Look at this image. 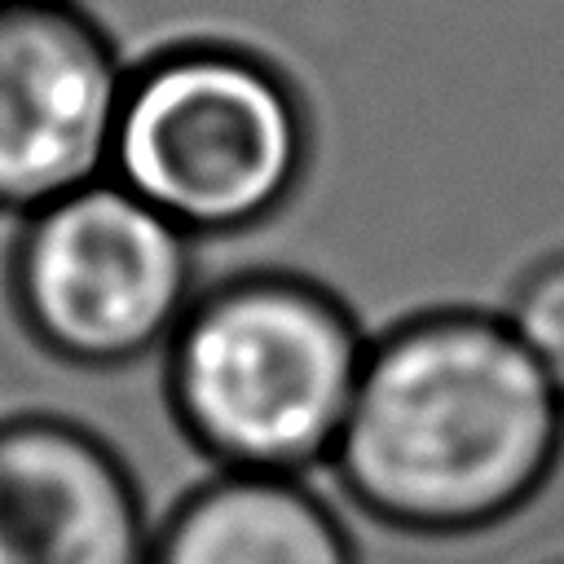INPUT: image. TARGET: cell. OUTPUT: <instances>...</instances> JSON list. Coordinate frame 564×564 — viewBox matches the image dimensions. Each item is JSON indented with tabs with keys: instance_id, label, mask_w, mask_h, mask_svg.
Returning a JSON list of instances; mask_svg holds the SVG:
<instances>
[{
	"instance_id": "obj_3",
	"label": "cell",
	"mask_w": 564,
	"mask_h": 564,
	"mask_svg": "<svg viewBox=\"0 0 564 564\" xmlns=\"http://www.w3.org/2000/svg\"><path fill=\"white\" fill-rule=\"evenodd\" d=\"M313 167V110L264 48L176 35L128 62L110 172L194 242L282 216Z\"/></svg>"
},
{
	"instance_id": "obj_2",
	"label": "cell",
	"mask_w": 564,
	"mask_h": 564,
	"mask_svg": "<svg viewBox=\"0 0 564 564\" xmlns=\"http://www.w3.org/2000/svg\"><path fill=\"white\" fill-rule=\"evenodd\" d=\"M370 330L295 269H242L198 286L163 348L176 427L216 471H326L352 410Z\"/></svg>"
},
{
	"instance_id": "obj_6",
	"label": "cell",
	"mask_w": 564,
	"mask_h": 564,
	"mask_svg": "<svg viewBox=\"0 0 564 564\" xmlns=\"http://www.w3.org/2000/svg\"><path fill=\"white\" fill-rule=\"evenodd\" d=\"M132 467L75 419H0V564H150Z\"/></svg>"
},
{
	"instance_id": "obj_7",
	"label": "cell",
	"mask_w": 564,
	"mask_h": 564,
	"mask_svg": "<svg viewBox=\"0 0 564 564\" xmlns=\"http://www.w3.org/2000/svg\"><path fill=\"white\" fill-rule=\"evenodd\" d=\"M150 564H361L313 476L212 471L159 524Z\"/></svg>"
},
{
	"instance_id": "obj_4",
	"label": "cell",
	"mask_w": 564,
	"mask_h": 564,
	"mask_svg": "<svg viewBox=\"0 0 564 564\" xmlns=\"http://www.w3.org/2000/svg\"><path fill=\"white\" fill-rule=\"evenodd\" d=\"M194 238L115 176L18 220L9 295L40 348L115 370L163 352L198 295Z\"/></svg>"
},
{
	"instance_id": "obj_1",
	"label": "cell",
	"mask_w": 564,
	"mask_h": 564,
	"mask_svg": "<svg viewBox=\"0 0 564 564\" xmlns=\"http://www.w3.org/2000/svg\"><path fill=\"white\" fill-rule=\"evenodd\" d=\"M564 397L498 308L427 304L370 330L335 454V489L410 538L516 520L560 471Z\"/></svg>"
},
{
	"instance_id": "obj_8",
	"label": "cell",
	"mask_w": 564,
	"mask_h": 564,
	"mask_svg": "<svg viewBox=\"0 0 564 564\" xmlns=\"http://www.w3.org/2000/svg\"><path fill=\"white\" fill-rule=\"evenodd\" d=\"M498 313L546 383L564 397V247L529 260L511 278Z\"/></svg>"
},
{
	"instance_id": "obj_5",
	"label": "cell",
	"mask_w": 564,
	"mask_h": 564,
	"mask_svg": "<svg viewBox=\"0 0 564 564\" xmlns=\"http://www.w3.org/2000/svg\"><path fill=\"white\" fill-rule=\"evenodd\" d=\"M128 62L79 0H0V216L110 172Z\"/></svg>"
}]
</instances>
